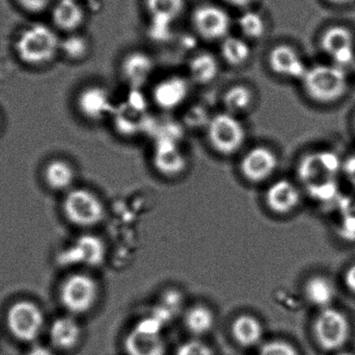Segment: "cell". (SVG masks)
I'll list each match as a JSON object with an SVG mask.
<instances>
[{"mask_svg": "<svg viewBox=\"0 0 355 355\" xmlns=\"http://www.w3.org/2000/svg\"><path fill=\"white\" fill-rule=\"evenodd\" d=\"M342 166L339 156L331 151L308 154L300 160L297 173L311 197L329 201L338 192L337 177Z\"/></svg>", "mask_w": 355, "mask_h": 355, "instance_id": "6da1fadb", "label": "cell"}, {"mask_svg": "<svg viewBox=\"0 0 355 355\" xmlns=\"http://www.w3.org/2000/svg\"><path fill=\"white\" fill-rule=\"evenodd\" d=\"M60 40L51 27L35 23L21 33L16 51L22 62L40 66L50 62L60 50Z\"/></svg>", "mask_w": 355, "mask_h": 355, "instance_id": "7a4b0ae2", "label": "cell"}, {"mask_svg": "<svg viewBox=\"0 0 355 355\" xmlns=\"http://www.w3.org/2000/svg\"><path fill=\"white\" fill-rule=\"evenodd\" d=\"M302 81L306 94L321 104L340 99L347 90L345 71L337 65H318L308 69Z\"/></svg>", "mask_w": 355, "mask_h": 355, "instance_id": "3957f363", "label": "cell"}, {"mask_svg": "<svg viewBox=\"0 0 355 355\" xmlns=\"http://www.w3.org/2000/svg\"><path fill=\"white\" fill-rule=\"evenodd\" d=\"M206 131L211 147L221 156L237 154L246 141V129L243 123L237 116L227 112L211 117Z\"/></svg>", "mask_w": 355, "mask_h": 355, "instance_id": "277c9868", "label": "cell"}, {"mask_svg": "<svg viewBox=\"0 0 355 355\" xmlns=\"http://www.w3.org/2000/svg\"><path fill=\"white\" fill-rule=\"evenodd\" d=\"M112 118L121 135L133 137L143 133L149 120L147 100L141 90L130 89L126 98L116 104Z\"/></svg>", "mask_w": 355, "mask_h": 355, "instance_id": "5b68a950", "label": "cell"}, {"mask_svg": "<svg viewBox=\"0 0 355 355\" xmlns=\"http://www.w3.org/2000/svg\"><path fill=\"white\" fill-rule=\"evenodd\" d=\"M99 297L97 281L87 274L77 273L62 283L60 300L62 306L74 315L85 314L95 306Z\"/></svg>", "mask_w": 355, "mask_h": 355, "instance_id": "8992f818", "label": "cell"}, {"mask_svg": "<svg viewBox=\"0 0 355 355\" xmlns=\"http://www.w3.org/2000/svg\"><path fill=\"white\" fill-rule=\"evenodd\" d=\"M64 210L69 220L77 226H95L105 217L101 199L89 190L71 191L64 199Z\"/></svg>", "mask_w": 355, "mask_h": 355, "instance_id": "52a82bcc", "label": "cell"}, {"mask_svg": "<svg viewBox=\"0 0 355 355\" xmlns=\"http://www.w3.org/2000/svg\"><path fill=\"white\" fill-rule=\"evenodd\" d=\"M162 323L157 318L145 319L124 340L127 355H166V346L162 336Z\"/></svg>", "mask_w": 355, "mask_h": 355, "instance_id": "ba28073f", "label": "cell"}, {"mask_svg": "<svg viewBox=\"0 0 355 355\" xmlns=\"http://www.w3.org/2000/svg\"><path fill=\"white\" fill-rule=\"evenodd\" d=\"M105 258V243L97 236L83 235L62 249L58 261L64 267H98L103 264Z\"/></svg>", "mask_w": 355, "mask_h": 355, "instance_id": "9c48e42d", "label": "cell"}, {"mask_svg": "<svg viewBox=\"0 0 355 355\" xmlns=\"http://www.w3.org/2000/svg\"><path fill=\"white\" fill-rule=\"evenodd\" d=\"M194 31L202 39L221 42L229 37L232 20L227 10L214 4L198 6L192 13Z\"/></svg>", "mask_w": 355, "mask_h": 355, "instance_id": "30bf717a", "label": "cell"}, {"mask_svg": "<svg viewBox=\"0 0 355 355\" xmlns=\"http://www.w3.org/2000/svg\"><path fill=\"white\" fill-rule=\"evenodd\" d=\"M8 325L12 335L19 341H35L43 329V313L33 302H16L8 311Z\"/></svg>", "mask_w": 355, "mask_h": 355, "instance_id": "8fae6325", "label": "cell"}, {"mask_svg": "<svg viewBox=\"0 0 355 355\" xmlns=\"http://www.w3.org/2000/svg\"><path fill=\"white\" fill-rule=\"evenodd\" d=\"M315 336L321 347L338 350L343 347L349 337V323L339 311L323 308L314 325Z\"/></svg>", "mask_w": 355, "mask_h": 355, "instance_id": "7c38bea8", "label": "cell"}, {"mask_svg": "<svg viewBox=\"0 0 355 355\" xmlns=\"http://www.w3.org/2000/svg\"><path fill=\"white\" fill-rule=\"evenodd\" d=\"M277 156L270 148L257 146L248 150L240 163V171L252 183L266 181L277 168Z\"/></svg>", "mask_w": 355, "mask_h": 355, "instance_id": "4fadbf2b", "label": "cell"}, {"mask_svg": "<svg viewBox=\"0 0 355 355\" xmlns=\"http://www.w3.org/2000/svg\"><path fill=\"white\" fill-rule=\"evenodd\" d=\"M77 106L85 118L97 122L112 116L116 102L107 89L100 85H91L80 92Z\"/></svg>", "mask_w": 355, "mask_h": 355, "instance_id": "5bb4252c", "label": "cell"}, {"mask_svg": "<svg viewBox=\"0 0 355 355\" xmlns=\"http://www.w3.org/2000/svg\"><path fill=\"white\" fill-rule=\"evenodd\" d=\"M154 168L166 177H176L185 172L187 158L174 140L157 139L153 150Z\"/></svg>", "mask_w": 355, "mask_h": 355, "instance_id": "9a60e30c", "label": "cell"}, {"mask_svg": "<svg viewBox=\"0 0 355 355\" xmlns=\"http://www.w3.org/2000/svg\"><path fill=\"white\" fill-rule=\"evenodd\" d=\"M323 50L331 56L335 65L349 66L355 58L354 35L343 26H333L323 33L321 39Z\"/></svg>", "mask_w": 355, "mask_h": 355, "instance_id": "2e32d148", "label": "cell"}, {"mask_svg": "<svg viewBox=\"0 0 355 355\" xmlns=\"http://www.w3.org/2000/svg\"><path fill=\"white\" fill-rule=\"evenodd\" d=\"M188 77L171 75L162 79L153 89L154 104L164 110H174L183 106L190 93Z\"/></svg>", "mask_w": 355, "mask_h": 355, "instance_id": "e0dca14e", "label": "cell"}, {"mask_svg": "<svg viewBox=\"0 0 355 355\" xmlns=\"http://www.w3.org/2000/svg\"><path fill=\"white\" fill-rule=\"evenodd\" d=\"M268 65L275 74L286 79H302L308 71L298 52L285 44L275 46L270 50Z\"/></svg>", "mask_w": 355, "mask_h": 355, "instance_id": "ac0fdd59", "label": "cell"}, {"mask_svg": "<svg viewBox=\"0 0 355 355\" xmlns=\"http://www.w3.org/2000/svg\"><path fill=\"white\" fill-rule=\"evenodd\" d=\"M155 63L147 52L132 51L121 63V75L130 89L141 90L153 75Z\"/></svg>", "mask_w": 355, "mask_h": 355, "instance_id": "d6986e66", "label": "cell"}, {"mask_svg": "<svg viewBox=\"0 0 355 355\" xmlns=\"http://www.w3.org/2000/svg\"><path fill=\"white\" fill-rule=\"evenodd\" d=\"M265 200L271 212L277 215H287L293 212L300 204V190L291 181L279 179L268 188Z\"/></svg>", "mask_w": 355, "mask_h": 355, "instance_id": "ffe728a7", "label": "cell"}, {"mask_svg": "<svg viewBox=\"0 0 355 355\" xmlns=\"http://www.w3.org/2000/svg\"><path fill=\"white\" fill-rule=\"evenodd\" d=\"M49 336L56 348L71 350L78 345L83 331L76 319L71 316L60 317L50 327Z\"/></svg>", "mask_w": 355, "mask_h": 355, "instance_id": "44dd1931", "label": "cell"}, {"mask_svg": "<svg viewBox=\"0 0 355 355\" xmlns=\"http://www.w3.org/2000/svg\"><path fill=\"white\" fill-rule=\"evenodd\" d=\"M220 72L218 60L209 52H198L188 62V79L196 85L213 83Z\"/></svg>", "mask_w": 355, "mask_h": 355, "instance_id": "7402d4cb", "label": "cell"}, {"mask_svg": "<svg viewBox=\"0 0 355 355\" xmlns=\"http://www.w3.org/2000/svg\"><path fill=\"white\" fill-rule=\"evenodd\" d=\"M232 336L238 345L252 348L262 341L264 329L262 323L252 315H240L232 323Z\"/></svg>", "mask_w": 355, "mask_h": 355, "instance_id": "603a6c76", "label": "cell"}, {"mask_svg": "<svg viewBox=\"0 0 355 355\" xmlns=\"http://www.w3.org/2000/svg\"><path fill=\"white\" fill-rule=\"evenodd\" d=\"M85 19V10L78 0H58L54 6L53 21L62 31L75 33Z\"/></svg>", "mask_w": 355, "mask_h": 355, "instance_id": "cb8c5ba5", "label": "cell"}, {"mask_svg": "<svg viewBox=\"0 0 355 355\" xmlns=\"http://www.w3.org/2000/svg\"><path fill=\"white\" fill-rule=\"evenodd\" d=\"M220 56L223 62L234 68L245 66L252 58L250 42L243 37L229 35L220 42Z\"/></svg>", "mask_w": 355, "mask_h": 355, "instance_id": "d4e9b609", "label": "cell"}, {"mask_svg": "<svg viewBox=\"0 0 355 355\" xmlns=\"http://www.w3.org/2000/svg\"><path fill=\"white\" fill-rule=\"evenodd\" d=\"M146 12L150 21L174 25L183 15L185 0H145Z\"/></svg>", "mask_w": 355, "mask_h": 355, "instance_id": "484cf974", "label": "cell"}, {"mask_svg": "<svg viewBox=\"0 0 355 355\" xmlns=\"http://www.w3.org/2000/svg\"><path fill=\"white\" fill-rule=\"evenodd\" d=\"M254 92L248 85H235L229 88L223 96L225 112L239 117L254 106Z\"/></svg>", "mask_w": 355, "mask_h": 355, "instance_id": "4316f807", "label": "cell"}, {"mask_svg": "<svg viewBox=\"0 0 355 355\" xmlns=\"http://www.w3.org/2000/svg\"><path fill=\"white\" fill-rule=\"evenodd\" d=\"M184 325L190 333L200 337L212 331L215 325V315L207 306H196L186 313Z\"/></svg>", "mask_w": 355, "mask_h": 355, "instance_id": "83f0119b", "label": "cell"}, {"mask_svg": "<svg viewBox=\"0 0 355 355\" xmlns=\"http://www.w3.org/2000/svg\"><path fill=\"white\" fill-rule=\"evenodd\" d=\"M306 295L311 304L318 308H327L335 298L336 290L329 279L316 276L306 283Z\"/></svg>", "mask_w": 355, "mask_h": 355, "instance_id": "f1b7e54d", "label": "cell"}, {"mask_svg": "<svg viewBox=\"0 0 355 355\" xmlns=\"http://www.w3.org/2000/svg\"><path fill=\"white\" fill-rule=\"evenodd\" d=\"M237 25L242 37L248 41H258L266 35L267 25L264 17L252 8L240 15Z\"/></svg>", "mask_w": 355, "mask_h": 355, "instance_id": "f546056e", "label": "cell"}, {"mask_svg": "<svg viewBox=\"0 0 355 355\" xmlns=\"http://www.w3.org/2000/svg\"><path fill=\"white\" fill-rule=\"evenodd\" d=\"M46 181L55 190H64L74 181V170L68 163L54 160L46 169Z\"/></svg>", "mask_w": 355, "mask_h": 355, "instance_id": "4dcf8cb0", "label": "cell"}, {"mask_svg": "<svg viewBox=\"0 0 355 355\" xmlns=\"http://www.w3.org/2000/svg\"><path fill=\"white\" fill-rule=\"evenodd\" d=\"M60 50L67 58L73 60H80L87 58L89 51V42L87 38L72 33L60 42Z\"/></svg>", "mask_w": 355, "mask_h": 355, "instance_id": "1f68e13d", "label": "cell"}, {"mask_svg": "<svg viewBox=\"0 0 355 355\" xmlns=\"http://www.w3.org/2000/svg\"><path fill=\"white\" fill-rule=\"evenodd\" d=\"M259 355H298L297 350L285 341H271L261 347Z\"/></svg>", "mask_w": 355, "mask_h": 355, "instance_id": "d6a6232c", "label": "cell"}, {"mask_svg": "<svg viewBox=\"0 0 355 355\" xmlns=\"http://www.w3.org/2000/svg\"><path fill=\"white\" fill-rule=\"evenodd\" d=\"M176 355H214L212 349L204 342L191 340L182 344L176 352Z\"/></svg>", "mask_w": 355, "mask_h": 355, "instance_id": "836d02e7", "label": "cell"}, {"mask_svg": "<svg viewBox=\"0 0 355 355\" xmlns=\"http://www.w3.org/2000/svg\"><path fill=\"white\" fill-rule=\"evenodd\" d=\"M18 3L26 10L33 13L43 12L52 3L53 0H17Z\"/></svg>", "mask_w": 355, "mask_h": 355, "instance_id": "e575fe53", "label": "cell"}, {"mask_svg": "<svg viewBox=\"0 0 355 355\" xmlns=\"http://www.w3.org/2000/svg\"><path fill=\"white\" fill-rule=\"evenodd\" d=\"M343 170L348 181L355 187V154L349 156L343 165Z\"/></svg>", "mask_w": 355, "mask_h": 355, "instance_id": "d590c367", "label": "cell"}, {"mask_svg": "<svg viewBox=\"0 0 355 355\" xmlns=\"http://www.w3.org/2000/svg\"><path fill=\"white\" fill-rule=\"evenodd\" d=\"M225 3L234 8H242V10H248L250 6L257 1V0H223Z\"/></svg>", "mask_w": 355, "mask_h": 355, "instance_id": "8d00e7d4", "label": "cell"}, {"mask_svg": "<svg viewBox=\"0 0 355 355\" xmlns=\"http://www.w3.org/2000/svg\"><path fill=\"white\" fill-rule=\"evenodd\" d=\"M27 355H56L53 350L43 345H35L29 349Z\"/></svg>", "mask_w": 355, "mask_h": 355, "instance_id": "74e56055", "label": "cell"}, {"mask_svg": "<svg viewBox=\"0 0 355 355\" xmlns=\"http://www.w3.org/2000/svg\"><path fill=\"white\" fill-rule=\"evenodd\" d=\"M345 283L348 289L355 293V265L348 269L345 275Z\"/></svg>", "mask_w": 355, "mask_h": 355, "instance_id": "f35d334b", "label": "cell"}, {"mask_svg": "<svg viewBox=\"0 0 355 355\" xmlns=\"http://www.w3.org/2000/svg\"><path fill=\"white\" fill-rule=\"evenodd\" d=\"M331 2H335V3H348V2L352 1V0H331Z\"/></svg>", "mask_w": 355, "mask_h": 355, "instance_id": "ab89813d", "label": "cell"}, {"mask_svg": "<svg viewBox=\"0 0 355 355\" xmlns=\"http://www.w3.org/2000/svg\"><path fill=\"white\" fill-rule=\"evenodd\" d=\"M338 355H354V354H349V352H341V354H339Z\"/></svg>", "mask_w": 355, "mask_h": 355, "instance_id": "60d3db41", "label": "cell"}]
</instances>
